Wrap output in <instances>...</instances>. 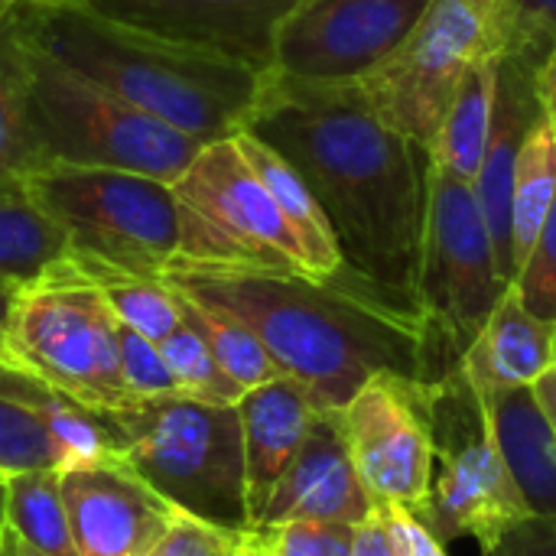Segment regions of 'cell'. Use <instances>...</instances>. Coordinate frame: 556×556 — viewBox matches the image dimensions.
<instances>
[{"label": "cell", "instance_id": "8d00e7d4", "mask_svg": "<svg viewBox=\"0 0 556 556\" xmlns=\"http://www.w3.org/2000/svg\"><path fill=\"white\" fill-rule=\"evenodd\" d=\"M388 531V544L394 556H450L443 547V538L414 511L407 508H381L375 511Z\"/></svg>", "mask_w": 556, "mask_h": 556}, {"label": "cell", "instance_id": "4dcf8cb0", "mask_svg": "<svg viewBox=\"0 0 556 556\" xmlns=\"http://www.w3.org/2000/svg\"><path fill=\"white\" fill-rule=\"evenodd\" d=\"M160 352L179 384V394L208 401V404H238L244 391L225 375V368L215 362L205 339L182 319V326L160 342Z\"/></svg>", "mask_w": 556, "mask_h": 556}, {"label": "cell", "instance_id": "b9f144b4", "mask_svg": "<svg viewBox=\"0 0 556 556\" xmlns=\"http://www.w3.org/2000/svg\"><path fill=\"white\" fill-rule=\"evenodd\" d=\"M241 554L244 556H277L267 544H264V538L251 528L248 534H244V547H241Z\"/></svg>", "mask_w": 556, "mask_h": 556}, {"label": "cell", "instance_id": "3957f363", "mask_svg": "<svg viewBox=\"0 0 556 556\" xmlns=\"http://www.w3.org/2000/svg\"><path fill=\"white\" fill-rule=\"evenodd\" d=\"M20 13L29 36L62 65L202 143L244 130L267 81L261 68L127 26L85 3L20 0Z\"/></svg>", "mask_w": 556, "mask_h": 556}, {"label": "cell", "instance_id": "ab89813d", "mask_svg": "<svg viewBox=\"0 0 556 556\" xmlns=\"http://www.w3.org/2000/svg\"><path fill=\"white\" fill-rule=\"evenodd\" d=\"M355 556H394L391 554V544H388V531H384V525H381L378 515L358 528V547H355Z\"/></svg>", "mask_w": 556, "mask_h": 556}, {"label": "cell", "instance_id": "e0dca14e", "mask_svg": "<svg viewBox=\"0 0 556 556\" xmlns=\"http://www.w3.org/2000/svg\"><path fill=\"white\" fill-rule=\"evenodd\" d=\"M538 65L541 62H534L528 55H502L492 134L485 143L479 176L472 182L505 283H515V248H511L515 166H518V153L528 140L531 127L544 114L541 91H538Z\"/></svg>", "mask_w": 556, "mask_h": 556}, {"label": "cell", "instance_id": "603a6c76", "mask_svg": "<svg viewBox=\"0 0 556 556\" xmlns=\"http://www.w3.org/2000/svg\"><path fill=\"white\" fill-rule=\"evenodd\" d=\"M29 55L33 39L16 3L0 23V179H29L46 169L33 127Z\"/></svg>", "mask_w": 556, "mask_h": 556}, {"label": "cell", "instance_id": "4316f807", "mask_svg": "<svg viewBox=\"0 0 556 556\" xmlns=\"http://www.w3.org/2000/svg\"><path fill=\"white\" fill-rule=\"evenodd\" d=\"M556 199V140L547 117L531 127L518 166H515V192H511V248H515V277L528 261Z\"/></svg>", "mask_w": 556, "mask_h": 556}, {"label": "cell", "instance_id": "d4e9b609", "mask_svg": "<svg viewBox=\"0 0 556 556\" xmlns=\"http://www.w3.org/2000/svg\"><path fill=\"white\" fill-rule=\"evenodd\" d=\"M23 397L39 414V420L46 427L55 472L88 469V466L121 456L108 414H94L29 375H23Z\"/></svg>", "mask_w": 556, "mask_h": 556}, {"label": "cell", "instance_id": "8992f818", "mask_svg": "<svg viewBox=\"0 0 556 556\" xmlns=\"http://www.w3.org/2000/svg\"><path fill=\"white\" fill-rule=\"evenodd\" d=\"M29 91L33 127L46 166L127 169L176 182L205 147L72 72L36 39L29 55Z\"/></svg>", "mask_w": 556, "mask_h": 556}, {"label": "cell", "instance_id": "ffe728a7", "mask_svg": "<svg viewBox=\"0 0 556 556\" xmlns=\"http://www.w3.org/2000/svg\"><path fill=\"white\" fill-rule=\"evenodd\" d=\"M505 466L534 518H556V430L534 388L482 394Z\"/></svg>", "mask_w": 556, "mask_h": 556}, {"label": "cell", "instance_id": "6da1fadb", "mask_svg": "<svg viewBox=\"0 0 556 556\" xmlns=\"http://www.w3.org/2000/svg\"><path fill=\"white\" fill-rule=\"evenodd\" d=\"M244 130L274 147L313 189L345 274L397 309L427 316L433 153L394 130L358 81H300L267 72Z\"/></svg>", "mask_w": 556, "mask_h": 556}, {"label": "cell", "instance_id": "484cf974", "mask_svg": "<svg viewBox=\"0 0 556 556\" xmlns=\"http://www.w3.org/2000/svg\"><path fill=\"white\" fill-rule=\"evenodd\" d=\"M88 280L101 290L108 300L114 319L134 332H140L150 342H163L182 326V306L179 293L166 277H147V274H130L121 267H108L98 261H78L72 257Z\"/></svg>", "mask_w": 556, "mask_h": 556}, {"label": "cell", "instance_id": "c3c4849f", "mask_svg": "<svg viewBox=\"0 0 556 556\" xmlns=\"http://www.w3.org/2000/svg\"><path fill=\"white\" fill-rule=\"evenodd\" d=\"M26 3H39V7H55V3H81V0H26Z\"/></svg>", "mask_w": 556, "mask_h": 556}, {"label": "cell", "instance_id": "f35d334b", "mask_svg": "<svg viewBox=\"0 0 556 556\" xmlns=\"http://www.w3.org/2000/svg\"><path fill=\"white\" fill-rule=\"evenodd\" d=\"M538 91H541L544 117H547L556 140V42L554 49L541 59V65H538Z\"/></svg>", "mask_w": 556, "mask_h": 556}, {"label": "cell", "instance_id": "f907efd6", "mask_svg": "<svg viewBox=\"0 0 556 556\" xmlns=\"http://www.w3.org/2000/svg\"><path fill=\"white\" fill-rule=\"evenodd\" d=\"M241 547H244V544H241ZM241 556H244V554H241Z\"/></svg>", "mask_w": 556, "mask_h": 556}, {"label": "cell", "instance_id": "5bb4252c", "mask_svg": "<svg viewBox=\"0 0 556 556\" xmlns=\"http://www.w3.org/2000/svg\"><path fill=\"white\" fill-rule=\"evenodd\" d=\"M59 482L78 556L150 554L182 515L153 492L124 456L59 472Z\"/></svg>", "mask_w": 556, "mask_h": 556}, {"label": "cell", "instance_id": "7402d4cb", "mask_svg": "<svg viewBox=\"0 0 556 556\" xmlns=\"http://www.w3.org/2000/svg\"><path fill=\"white\" fill-rule=\"evenodd\" d=\"M72 257L59 222L26 179H0V283L20 290Z\"/></svg>", "mask_w": 556, "mask_h": 556}, {"label": "cell", "instance_id": "bcb514c9", "mask_svg": "<svg viewBox=\"0 0 556 556\" xmlns=\"http://www.w3.org/2000/svg\"><path fill=\"white\" fill-rule=\"evenodd\" d=\"M16 538V534H13ZM16 556H46V554H39V551H33L29 544H23L20 538H16Z\"/></svg>", "mask_w": 556, "mask_h": 556}, {"label": "cell", "instance_id": "d6986e66", "mask_svg": "<svg viewBox=\"0 0 556 556\" xmlns=\"http://www.w3.org/2000/svg\"><path fill=\"white\" fill-rule=\"evenodd\" d=\"M554 362L556 329L521 303L515 287L505 290L482 332L459 355V365L479 394L534 388Z\"/></svg>", "mask_w": 556, "mask_h": 556}, {"label": "cell", "instance_id": "d590c367", "mask_svg": "<svg viewBox=\"0 0 556 556\" xmlns=\"http://www.w3.org/2000/svg\"><path fill=\"white\" fill-rule=\"evenodd\" d=\"M556 42V0H511V42L505 55L541 62Z\"/></svg>", "mask_w": 556, "mask_h": 556}, {"label": "cell", "instance_id": "7c38bea8", "mask_svg": "<svg viewBox=\"0 0 556 556\" xmlns=\"http://www.w3.org/2000/svg\"><path fill=\"white\" fill-rule=\"evenodd\" d=\"M508 287L472 182L433 163L424 309L456 355L472 345Z\"/></svg>", "mask_w": 556, "mask_h": 556}, {"label": "cell", "instance_id": "30bf717a", "mask_svg": "<svg viewBox=\"0 0 556 556\" xmlns=\"http://www.w3.org/2000/svg\"><path fill=\"white\" fill-rule=\"evenodd\" d=\"M430 414L437 440L430 528L440 538H472L489 551L534 515L505 466L489 407L459 362L433 381Z\"/></svg>", "mask_w": 556, "mask_h": 556}, {"label": "cell", "instance_id": "7a4b0ae2", "mask_svg": "<svg viewBox=\"0 0 556 556\" xmlns=\"http://www.w3.org/2000/svg\"><path fill=\"white\" fill-rule=\"evenodd\" d=\"M192 300L238 316L323 410H342L378 371L433 381L459 355L427 316L397 309L355 277L186 267L163 274Z\"/></svg>", "mask_w": 556, "mask_h": 556}, {"label": "cell", "instance_id": "52a82bcc", "mask_svg": "<svg viewBox=\"0 0 556 556\" xmlns=\"http://www.w3.org/2000/svg\"><path fill=\"white\" fill-rule=\"evenodd\" d=\"M29 189L68 238L72 257L163 277L179 257L173 182L98 166H46Z\"/></svg>", "mask_w": 556, "mask_h": 556}, {"label": "cell", "instance_id": "836d02e7", "mask_svg": "<svg viewBox=\"0 0 556 556\" xmlns=\"http://www.w3.org/2000/svg\"><path fill=\"white\" fill-rule=\"evenodd\" d=\"M521 303L556 329V199L528 261L521 264L515 283Z\"/></svg>", "mask_w": 556, "mask_h": 556}, {"label": "cell", "instance_id": "ee69618b", "mask_svg": "<svg viewBox=\"0 0 556 556\" xmlns=\"http://www.w3.org/2000/svg\"><path fill=\"white\" fill-rule=\"evenodd\" d=\"M0 556H16V538L10 528H3V538H0Z\"/></svg>", "mask_w": 556, "mask_h": 556}, {"label": "cell", "instance_id": "ac0fdd59", "mask_svg": "<svg viewBox=\"0 0 556 556\" xmlns=\"http://www.w3.org/2000/svg\"><path fill=\"white\" fill-rule=\"evenodd\" d=\"M323 407L296 378H277L261 388L244 391L238 401L241 433H244V489L251 528L261 525L264 508L309 437V427Z\"/></svg>", "mask_w": 556, "mask_h": 556}, {"label": "cell", "instance_id": "277c9868", "mask_svg": "<svg viewBox=\"0 0 556 556\" xmlns=\"http://www.w3.org/2000/svg\"><path fill=\"white\" fill-rule=\"evenodd\" d=\"M108 420L121 456L173 508L225 531H251L238 404L169 394Z\"/></svg>", "mask_w": 556, "mask_h": 556}, {"label": "cell", "instance_id": "8fae6325", "mask_svg": "<svg viewBox=\"0 0 556 556\" xmlns=\"http://www.w3.org/2000/svg\"><path fill=\"white\" fill-rule=\"evenodd\" d=\"M433 381L378 371L339 410L349 456L375 511L407 508L427 525L433 521L437 476V440L430 414Z\"/></svg>", "mask_w": 556, "mask_h": 556}, {"label": "cell", "instance_id": "2e32d148", "mask_svg": "<svg viewBox=\"0 0 556 556\" xmlns=\"http://www.w3.org/2000/svg\"><path fill=\"white\" fill-rule=\"evenodd\" d=\"M371 518H375V505L349 456L339 410H319L306 443L280 476L257 528L283 525V521L365 525Z\"/></svg>", "mask_w": 556, "mask_h": 556}, {"label": "cell", "instance_id": "e575fe53", "mask_svg": "<svg viewBox=\"0 0 556 556\" xmlns=\"http://www.w3.org/2000/svg\"><path fill=\"white\" fill-rule=\"evenodd\" d=\"M244 534L179 515L173 528L166 531V538L143 556H241Z\"/></svg>", "mask_w": 556, "mask_h": 556}, {"label": "cell", "instance_id": "74e56055", "mask_svg": "<svg viewBox=\"0 0 556 556\" xmlns=\"http://www.w3.org/2000/svg\"><path fill=\"white\" fill-rule=\"evenodd\" d=\"M482 556H556V518H528L515 525Z\"/></svg>", "mask_w": 556, "mask_h": 556}, {"label": "cell", "instance_id": "60d3db41", "mask_svg": "<svg viewBox=\"0 0 556 556\" xmlns=\"http://www.w3.org/2000/svg\"><path fill=\"white\" fill-rule=\"evenodd\" d=\"M534 397H538L541 410L547 414L551 427L556 430V362L534 381Z\"/></svg>", "mask_w": 556, "mask_h": 556}, {"label": "cell", "instance_id": "83f0119b", "mask_svg": "<svg viewBox=\"0 0 556 556\" xmlns=\"http://www.w3.org/2000/svg\"><path fill=\"white\" fill-rule=\"evenodd\" d=\"M7 528L46 556H78L55 469H33L7 479Z\"/></svg>", "mask_w": 556, "mask_h": 556}, {"label": "cell", "instance_id": "7bdbcfd3", "mask_svg": "<svg viewBox=\"0 0 556 556\" xmlns=\"http://www.w3.org/2000/svg\"><path fill=\"white\" fill-rule=\"evenodd\" d=\"M13 287L0 283V336H3V326H7V316H10V306H13Z\"/></svg>", "mask_w": 556, "mask_h": 556}, {"label": "cell", "instance_id": "4fadbf2b", "mask_svg": "<svg viewBox=\"0 0 556 556\" xmlns=\"http://www.w3.org/2000/svg\"><path fill=\"white\" fill-rule=\"evenodd\" d=\"M430 0H300L274 46L277 75L362 81L414 33Z\"/></svg>", "mask_w": 556, "mask_h": 556}, {"label": "cell", "instance_id": "9c48e42d", "mask_svg": "<svg viewBox=\"0 0 556 556\" xmlns=\"http://www.w3.org/2000/svg\"><path fill=\"white\" fill-rule=\"evenodd\" d=\"M173 189L182 228L176 264L309 274L296 235L235 137L205 143Z\"/></svg>", "mask_w": 556, "mask_h": 556}, {"label": "cell", "instance_id": "5b68a950", "mask_svg": "<svg viewBox=\"0 0 556 556\" xmlns=\"http://www.w3.org/2000/svg\"><path fill=\"white\" fill-rule=\"evenodd\" d=\"M0 362L94 414L137 404L121 375L117 319L72 257L13 293Z\"/></svg>", "mask_w": 556, "mask_h": 556}, {"label": "cell", "instance_id": "1f68e13d", "mask_svg": "<svg viewBox=\"0 0 556 556\" xmlns=\"http://www.w3.org/2000/svg\"><path fill=\"white\" fill-rule=\"evenodd\" d=\"M358 528L349 521H283L254 531L277 556H355Z\"/></svg>", "mask_w": 556, "mask_h": 556}, {"label": "cell", "instance_id": "f6af8a7d", "mask_svg": "<svg viewBox=\"0 0 556 556\" xmlns=\"http://www.w3.org/2000/svg\"><path fill=\"white\" fill-rule=\"evenodd\" d=\"M3 528H7V485H0V538H3Z\"/></svg>", "mask_w": 556, "mask_h": 556}, {"label": "cell", "instance_id": "44dd1931", "mask_svg": "<svg viewBox=\"0 0 556 556\" xmlns=\"http://www.w3.org/2000/svg\"><path fill=\"white\" fill-rule=\"evenodd\" d=\"M235 143L244 153V160L251 163V169L257 173V179L264 182V189L270 192V199L280 208V215L290 225V231L296 235L309 277H316V280L342 277L345 264H342V251H339L336 231H332L323 205L316 202L313 189L303 182V176L274 147L257 140L251 130H238Z\"/></svg>", "mask_w": 556, "mask_h": 556}, {"label": "cell", "instance_id": "d6a6232c", "mask_svg": "<svg viewBox=\"0 0 556 556\" xmlns=\"http://www.w3.org/2000/svg\"><path fill=\"white\" fill-rule=\"evenodd\" d=\"M117 352H121V375L134 401H160L179 394V384L156 342L117 323Z\"/></svg>", "mask_w": 556, "mask_h": 556}, {"label": "cell", "instance_id": "9a60e30c", "mask_svg": "<svg viewBox=\"0 0 556 556\" xmlns=\"http://www.w3.org/2000/svg\"><path fill=\"white\" fill-rule=\"evenodd\" d=\"M127 26L222 52L251 68H274L283 20L300 0H81Z\"/></svg>", "mask_w": 556, "mask_h": 556}, {"label": "cell", "instance_id": "ba28073f", "mask_svg": "<svg viewBox=\"0 0 556 556\" xmlns=\"http://www.w3.org/2000/svg\"><path fill=\"white\" fill-rule=\"evenodd\" d=\"M508 42L511 0H430L401 49L358 85L394 130L433 150L463 75L489 55H505Z\"/></svg>", "mask_w": 556, "mask_h": 556}, {"label": "cell", "instance_id": "f546056e", "mask_svg": "<svg viewBox=\"0 0 556 556\" xmlns=\"http://www.w3.org/2000/svg\"><path fill=\"white\" fill-rule=\"evenodd\" d=\"M0 469L7 476L52 469L39 414L23 397V375L0 362Z\"/></svg>", "mask_w": 556, "mask_h": 556}, {"label": "cell", "instance_id": "cb8c5ba5", "mask_svg": "<svg viewBox=\"0 0 556 556\" xmlns=\"http://www.w3.org/2000/svg\"><path fill=\"white\" fill-rule=\"evenodd\" d=\"M498 68H502V55H489L463 75V81L443 114L433 150H430L433 163L440 169H450L469 182H476V176H479L485 143L492 134Z\"/></svg>", "mask_w": 556, "mask_h": 556}, {"label": "cell", "instance_id": "681fc988", "mask_svg": "<svg viewBox=\"0 0 556 556\" xmlns=\"http://www.w3.org/2000/svg\"><path fill=\"white\" fill-rule=\"evenodd\" d=\"M7 479H10V476H7V472L0 469V485H7Z\"/></svg>", "mask_w": 556, "mask_h": 556}, {"label": "cell", "instance_id": "f1b7e54d", "mask_svg": "<svg viewBox=\"0 0 556 556\" xmlns=\"http://www.w3.org/2000/svg\"><path fill=\"white\" fill-rule=\"evenodd\" d=\"M179 293V306H182V319L205 339V345L212 349L215 362L225 368V375L241 388H261L267 381L283 378L280 365L270 358V352L264 349V342L228 309H218L212 303L192 300L182 290Z\"/></svg>", "mask_w": 556, "mask_h": 556}, {"label": "cell", "instance_id": "7dc6e473", "mask_svg": "<svg viewBox=\"0 0 556 556\" xmlns=\"http://www.w3.org/2000/svg\"><path fill=\"white\" fill-rule=\"evenodd\" d=\"M16 3H20V0H0V23L7 20V13H10V10H13Z\"/></svg>", "mask_w": 556, "mask_h": 556}]
</instances>
